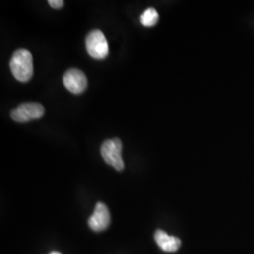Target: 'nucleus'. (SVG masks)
<instances>
[{"label":"nucleus","mask_w":254,"mask_h":254,"mask_svg":"<svg viewBox=\"0 0 254 254\" xmlns=\"http://www.w3.org/2000/svg\"><path fill=\"white\" fill-rule=\"evenodd\" d=\"M9 68L16 80L22 83L29 81L33 75L32 55L27 49H17L10 59Z\"/></svg>","instance_id":"f257e3e1"},{"label":"nucleus","mask_w":254,"mask_h":254,"mask_svg":"<svg viewBox=\"0 0 254 254\" xmlns=\"http://www.w3.org/2000/svg\"><path fill=\"white\" fill-rule=\"evenodd\" d=\"M123 144L119 138L107 139L101 146V155L106 163L112 166L116 171H123L125 163L122 157Z\"/></svg>","instance_id":"f03ea898"},{"label":"nucleus","mask_w":254,"mask_h":254,"mask_svg":"<svg viewBox=\"0 0 254 254\" xmlns=\"http://www.w3.org/2000/svg\"><path fill=\"white\" fill-rule=\"evenodd\" d=\"M86 48L91 58L96 60L105 59L109 55V44L99 29H94L86 37Z\"/></svg>","instance_id":"7ed1b4c3"},{"label":"nucleus","mask_w":254,"mask_h":254,"mask_svg":"<svg viewBox=\"0 0 254 254\" xmlns=\"http://www.w3.org/2000/svg\"><path fill=\"white\" fill-rule=\"evenodd\" d=\"M45 114V108L39 103H25L10 112L12 120L25 123L31 120L42 118Z\"/></svg>","instance_id":"20e7f679"},{"label":"nucleus","mask_w":254,"mask_h":254,"mask_svg":"<svg viewBox=\"0 0 254 254\" xmlns=\"http://www.w3.org/2000/svg\"><path fill=\"white\" fill-rule=\"evenodd\" d=\"M64 87L73 94H81L86 91L88 80L80 70L70 69L64 75Z\"/></svg>","instance_id":"39448f33"},{"label":"nucleus","mask_w":254,"mask_h":254,"mask_svg":"<svg viewBox=\"0 0 254 254\" xmlns=\"http://www.w3.org/2000/svg\"><path fill=\"white\" fill-rule=\"evenodd\" d=\"M110 223V214L107 205L103 202H97L94 212L89 218V226L92 231L101 232L109 227Z\"/></svg>","instance_id":"423d86ee"},{"label":"nucleus","mask_w":254,"mask_h":254,"mask_svg":"<svg viewBox=\"0 0 254 254\" xmlns=\"http://www.w3.org/2000/svg\"><path fill=\"white\" fill-rule=\"evenodd\" d=\"M154 240L159 248L166 253H175L181 246V241L179 238L169 236L162 230H157L155 232Z\"/></svg>","instance_id":"0eeeda50"},{"label":"nucleus","mask_w":254,"mask_h":254,"mask_svg":"<svg viewBox=\"0 0 254 254\" xmlns=\"http://www.w3.org/2000/svg\"><path fill=\"white\" fill-rule=\"evenodd\" d=\"M159 19V15L157 11L153 8H149L145 9L144 12L140 16V23L144 27H154V25L157 23Z\"/></svg>","instance_id":"6e6552de"},{"label":"nucleus","mask_w":254,"mask_h":254,"mask_svg":"<svg viewBox=\"0 0 254 254\" xmlns=\"http://www.w3.org/2000/svg\"><path fill=\"white\" fill-rule=\"evenodd\" d=\"M48 4L53 8V9H61L63 8L64 5V2L63 0H49Z\"/></svg>","instance_id":"1a4fd4ad"},{"label":"nucleus","mask_w":254,"mask_h":254,"mask_svg":"<svg viewBox=\"0 0 254 254\" xmlns=\"http://www.w3.org/2000/svg\"><path fill=\"white\" fill-rule=\"evenodd\" d=\"M49 254H60V253H58V252H52V253H50Z\"/></svg>","instance_id":"9d476101"}]
</instances>
